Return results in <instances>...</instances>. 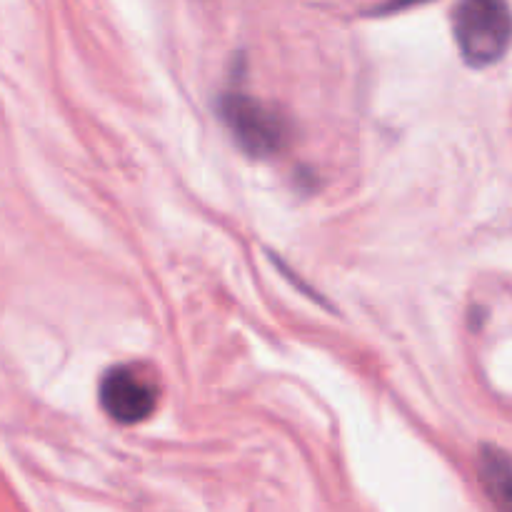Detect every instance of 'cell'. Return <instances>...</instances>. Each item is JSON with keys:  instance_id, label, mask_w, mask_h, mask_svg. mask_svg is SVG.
I'll use <instances>...</instances> for the list:
<instances>
[{"instance_id": "cell-4", "label": "cell", "mask_w": 512, "mask_h": 512, "mask_svg": "<svg viewBox=\"0 0 512 512\" xmlns=\"http://www.w3.org/2000/svg\"><path fill=\"white\" fill-rule=\"evenodd\" d=\"M483 483L488 488L490 498L503 508L508 510L510 503V463L508 455L500 453V450L488 448L483 453Z\"/></svg>"}, {"instance_id": "cell-2", "label": "cell", "mask_w": 512, "mask_h": 512, "mask_svg": "<svg viewBox=\"0 0 512 512\" xmlns=\"http://www.w3.org/2000/svg\"><path fill=\"white\" fill-rule=\"evenodd\" d=\"M220 115L240 148L258 158L278 153L288 140V123L273 108L245 93H225L220 98Z\"/></svg>"}, {"instance_id": "cell-3", "label": "cell", "mask_w": 512, "mask_h": 512, "mask_svg": "<svg viewBox=\"0 0 512 512\" xmlns=\"http://www.w3.org/2000/svg\"><path fill=\"white\" fill-rule=\"evenodd\" d=\"M100 408L120 425L143 423L158 405V385L133 365H115L100 380Z\"/></svg>"}, {"instance_id": "cell-1", "label": "cell", "mask_w": 512, "mask_h": 512, "mask_svg": "<svg viewBox=\"0 0 512 512\" xmlns=\"http://www.w3.org/2000/svg\"><path fill=\"white\" fill-rule=\"evenodd\" d=\"M453 33L463 58L475 68L503 58L510 40V10L500 0H468L453 15Z\"/></svg>"}]
</instances>
